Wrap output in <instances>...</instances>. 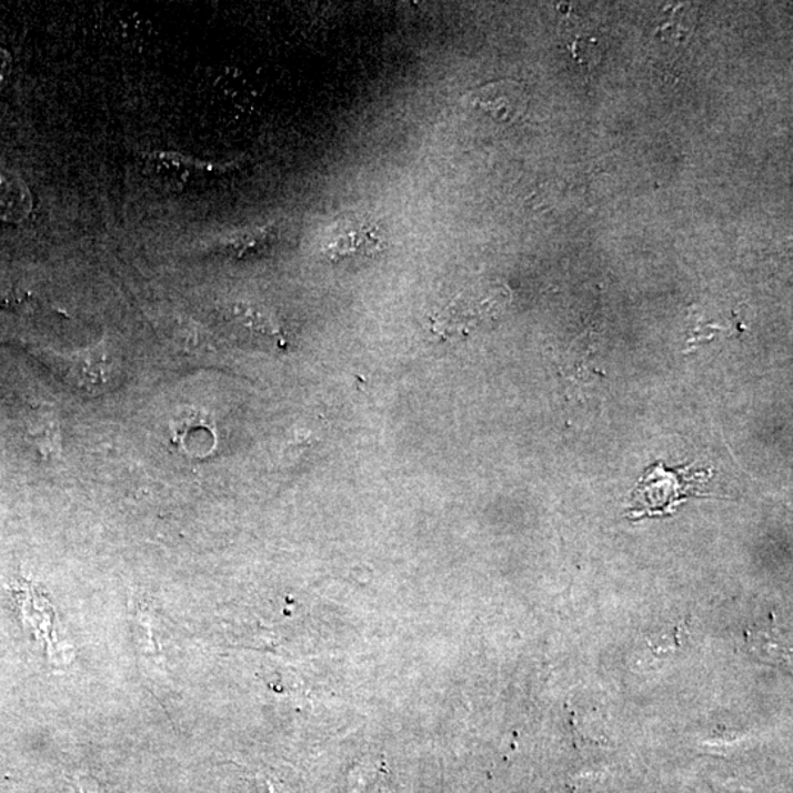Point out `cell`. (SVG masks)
I'll return each mask as SVG.
<instances>
[{"label": "cell", "mask_w": 793, "mask_h": 793, "mask_svg": "<svg viewBox=\"0 0 793 793\" xmlns=\"http://www.w3.org/2000/svg\"><path fill=\"white\" fill-rule=\"evenodd\" d=\"M710 480L705 471L690 466L667 468L655 463L640 478L631 495L628 516L635 519L669 516L679 505L694 496H705L704 484Z\"/></svg>", "instance_id": "obj_1"}, {"label": "cell", "mask_w": 793, "mask_h": 793, "mask_svg": "<svg viewBox=\"0 0 793 793\" xmlns=\"http://www.w3.org/2000/svg\"><path fill=\"white\" fill-rule=\"evenodd\" d=\"M143 165L145 174L171 190H184L187 184L208 172V165L204 163L190 161L189 158L174 152L144 154Z\"/></svg>", "instance_id": "obj_2"}, {"label": "cell", "mask_w": 793, "mask_h": 793, "mask_svg": "<svg viewBox=\"0 0 793 793\" xmlns=\"http://www.w3.org/2000/svg\"><path fill=\"white\" fill-rule=\"evenodd\" d=\"M380 250L381 239L377 228L362 222L341 228L323 248V253L331 261L340 262L349 258L373 257Z\"/></svg>", "instance_id": "obj_3"}, {"label": "cell", "mask_w": 793, "mask_h": 793, "mask_svg": "<svg viewBox=\"0 0 793 793\" xmlns=\"http://www.w3.org/2000/svg\"><path fill=\"white\" fill-rule=\"evenodd\" d=\"M469 98H471L473 107L482 109V111H486L492 117L503 121L513 120L525 107L522 90L519 89L518 84L510 83V81L488 84L485 88L473 91Z\"/></svg>", "instance_id": "obj_4"}, {"label": "cell", "mask_w": 793, "mask_h": 793, "mask_svg": "<svg viewBox=\"0 0 793 793\" xmlns=\"http://www.w3.org/2000/svg\"><path fill=\"white\" fill-rule=\"evenodd\" d=\"M70 377L80 389L89 393H103L116 380V369L107 354L90 350L71 359Z\"/></svg>", "instance_id": "obj_5"}, {"label": "cell", "mask_w": 793, "mask_h": 793, "mask_svg": "<svg viewBox=\"0 0 793 793\" xmlns=\"http://www.w3.org/2000/svg\"><path fill=\"white\" fill-rule=\"evenodd\" d=\"M33 200L26 182L0 170V222L21 223L30 215Z\"/></svg>", "instance_id": "obj_6"}, {"label": "cell", "mask_w": 793, "mask_h": 793, "mask_svg": "<svg viewBox=\"0 0 793 793\" xmlns=\"http://www.w3.org/2000/svg\"><path fill=\"white\" fill-rule=\"evenodd\" d=\"M273 240H275V234H273L272 228H257V230L232 235L223 243V248L237 258H245L263 252L272 244Z\"/></svg>", "instance_id": "obj_7"}, {"label": "cell", "mask_w": 793, "mask_h": 793, "mask_svg": "<svg viewBox=\"0 0 793 793\" xmlns=\"http://www.w3.org/2000/svg\"><path fill=\"white\" fill-rule=\"evenodd\" d=\"M33 302L30 293L0 282V309H21Z\"/></svg>", "instance_id": "obj_8"}, {"label": "cell", "mask_w": 793, "mask_h": 793, "mask_svg": "<svg viewBox=\"0 0 793 793\" xmlns=\"http://www.w3.org/2000/svg\"><path fill=\"white\" fill-rule=\"evenodd\" d=\"M77 793H109L99 781L84 773H77L74 777Z\"/></svg>", "instance_id": "obj_9"}, {"label": "cell", "mask_w": 793, "mask_h": 793, "mask_svg": "<svg viewBox=\"0 0 793 793\" xmlns=\"http://www.w3.org/2000/svg\"><path fill=\"white\" fill-rule=\"evenodd\" d=\"M12 70V57L7 49L0 48V91L4 89L8 83L9 76H11Z\"/></svg>", "instance_id": "obj_10"}]
</instances>
